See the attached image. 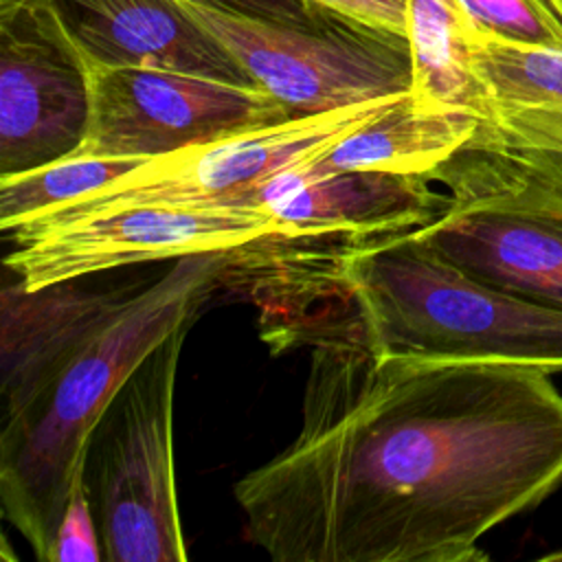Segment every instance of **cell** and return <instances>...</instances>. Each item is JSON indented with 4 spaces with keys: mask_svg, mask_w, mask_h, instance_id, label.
Instances as JSON below:
<instances>
[{
    "mask_svg": "<svg viewBox=\"0 0 562 562\" xmlns=\"http://www.w3.org/2000/svg\"><path fill=\"white\" fill-rule=\"evenodd\" d=\"M472 35L562 50V31L533 0H459Z\"/></svg>",
    "mask_w": 562,
    "mask_h": 562,
    "instance_id": "19",
    "label": "cell"
},
{
    "mask_svg": "<svg viewBox=\"0 0 562 562\" xmlns=\"http://www.w3.org/2000/svg\"><path fill=\"white\" fill-rule=\"evenodd\" d=\"M101 536L97 516L88 496L86 470H81L68 492L57 536L48 553V562H101Z\"/></svg>",
    "mask_w": 562,
    "mask_h": 562,
    "instance_id": "20",
    "label": "cell"
},
{
    "mask_svg": "<svg viewBox=\"0 0 562 562\" xmlns=\"http://www.w3.org/2000/svg\"><path fill=\"white\" fill-rule=\"evenodd\" d=\"M270 233H279V224L259 211L138 204L13 235L4 270L26 290H40L134 263L233 250Z\"/></svg>",
    "mask_w": 562,
    "mask_h": 562,
    "instance_id": "9",
    "label": "cell"
},
{
    "mask_svg": "<svg viewBox=\"0 0 562 562\" xmlns=\"http://www.w3.org/2000/svg\"><path fill=\"white\" fill-rule=\"evenodd\" d=\"M187 329L136 367L90 435L86 483L108 562L189 558L173 470V391Z\"/></svg>",
    "mask_w": 562,
    "mask_h": 562,
    "instance_id": "5",
    "label": "cell"
},
{
    "mask_svg": "<svg viewBox=\"0 0 562 562\" xmlns=\"http://www.w3.org/2000/svg\"><path fill=\"white\" fill-rule=\"evenodd\" d=\"M193 2L217 9V11H228V13H239V15L283 22V24L312 22L323 9L321 4H314L310 0H193Z\"/></svg>",
    "mask_w": 562,
    "mask_h": 562,
    "instance_id": "21",
    "label": "cell"
},
{
    "mask_svg": "<svg viewBox=\"0 0 562 562\" xmlns=\"http://www.w3.org/2000/svg\"><path fill=\"white\" fill-rule=\"evenodd\" d=\"M59 281L40 290L4 281L0 296L2 422L31 406L130 296Z\"/></svg>",
    "mask_w": 562,
    "mask_h": 562,
    "instance_id": "13",
    "label": "cell"
},
{
    "mask_svg": "<svg viewBox=\"0 0 562 562\" xmlns=\"http://www.w3.org/2000/svg\"><path fill=\"white\" fill-rule=\"evenodd\" d=\"M88 66L162 68L257 88L182 0H48Z\"/></svg>",
    "mask_w": 562,
    "mask_h": 562,
    "instance_id": "12",
    "label": "cell"
},
{
    "mask_svg": "<svg viewBox=\"0 0 562 562\" xmlns=\"http://www.w3.org/2000/svg\"><path fill=\"white\" fill-rule=\"evenodd\" d=\"M481 123L470 112L426 108L411 92L316 156V165L430 176L474 138Z\"/></svg>",
    "mask_w": 562,
    "mask_h": 562,
    "instance_id": "14",
    "label": "cell"
},
{
    "mask_svg": "<svg viewBox=\"0 0 562 562\" xmlns=\"http://www.w3.org/2000/svg\"><path fill=\"white\" fill-rule=\"evenodd\" d=\"M364 24L408 35V0H310Z\"/></svg>",
    "mask_w": 562,
    "mask_h": 562,
    "instance_id": "22",
    "label": "cell"
},
{
    "mask_svg": "<svg viewBox=\"0 0 562 562\" xmlns=\"http://www.w3.org/2000/svg\"><path fill=\"white\" fill-rule=\"evenodd\" d=\"M474 138L562 171V105L498 112L492 123H481Z\"/></svg>",
    "mask_w": 562,
    "mask_h": 562,
    "instance_id": "18",
    "label": "cell"
},
{
    "mask_svg": "<svg viewBox=\"0 0 562 562\" xmlns=\"http://www.w3.org/2000/svg\"><path fill=\"white\" fill-rule=\"evenodd\" d=\"M470 64L490 94L494 116L518 108L562 105L560 48L472 35Z\"/></svg>",
    "mask_w": 562,
    "mask_h": 562,
    "instance_id": "16",
    "label": "cell"
},
{
    "mask_svg": "<svg viewBox=\"0 0 562 562\" xmlns=\"http://www.w3.org/2000/svg\"><path fill=\"white\" fill-rule=\"evenodd\" d=\"M544 560H562V551H555V553H549V555H544Z\"/></svg>",
    "mask_w": 562,
    "mask_h": 562,
    "instance_id": "24",
    "label": "cell"
},
{
    "mask_svg": "<svg viewBox=\"0 0 562 562\" xmlns=\"http://www.w3.org/2000/svg\"><path fill=\"white\" fill-rule=\"evenodd\" d=\"M443 204L446 195L430 187V176L325 169L316 156L268 176L241 195V209L270 215L279 235L353 239L415 231L435 220Z\"/></svg>",
    "mask_w": 562,
    "mask_h": 562,
    "instance_id": "11",
    "label": "cell"
},
{
    "mask_svg": "<svg viewBox=\"0 0 562 562\" xmlns=\"http://www.w3.org/2000/svg\"><path fill=\"white\" fill-rule=\"evenodd\" d=\"M140 162L138 158L68 156L22 173L0 176V228L9 233L61 204L90 195Z\"/></svg>",
    "mask_w": 562,
    "mask_h": 562,
    "instance_id": "17",
    "label": "cell"
},
{
    "mask_svg": "<svg viewBox=\"0 0 562 562\" xmlns=\"http://www.w3.org/2000/svg\"><path fill=\"white\" fill-rule=\"evenodd\" d=\"M345 277L382 351L562 371V312L472 279L413 231L356 239Z\"/></svg>",
    "mask_w": 562,
    "mask_h": 562,
    "instance_id": "3",
    "label": "cell"
},
{
    "mask_svg": "<svg viewBox=\"0 0 562 562\" xmlns=\"http://www.w3.org/2000/svg\"><path fill=\"white\" fill-rule=\"evenodd\" d=\"M301 430L233 487L277 562H483L479 540L562 483L540 367L389 353L353 310L310 336Z\"/></svg>",
    "mask_w": 562,
    "mask_h": 562,
    "instance_id": "1",
    "label": "cell"
},
{
    "mask_svg": "<svg viewBox=\"0 0 562 562\" xmlns=\"http://www.w3.org/2000/svg\"><path fill=\"white\" fill-rule=\"evenodd\" d=\"M228 250L200 252L132 292L103 329L22 413L0 430V503L7 520L48 562L88 441L136 367L176 329L191 325L220 288Z\"/></svg>",
    "mask_w": 562,
    "mask_h": 562,
    "instance_id": "2",
    "label": "cell"
},
{
    "mask_svg": "<svg viewBox=\"0 0 562 562\" xmlns=\"http://www.w3.org/2000/svg\"><path fill=\"white\" fill-rule=\"evenodd\" d=\"M533 2L562 31V0H533Z\"/></svg>",
    "mask_w": 562,
    "mask_h": 562,
    "instance_id": "23",
    "label": "cell"
},
{
    "mask_svg": "<svg viewBox=\"0 0 562 562\" xmlns=\"http://www.w3.org/2000/svg\"><path fill=\"white\" fill-rule=\"evenodd\" d=\"M430 180L446 204L413 233L472 279L562 312V173L472 138Z\"/></svg>",
    "mask_w": 562,
    "mask_h": 562,
    "instance_id": "4",
    "label": "cell"
},
{
    "mask_svg": "<svg viewBox=\"0 0 562 562\" xmlns=\"http://www.w3.org/2000/svg\"><path fill=\"white\" fill-rule=\"evenodd\" d=\"M88 116V64L50 2L0 0V176L75 156Z\"/></svg>",
    "mask_w": 562,
    "mask_h": 562,
    "instance_id": "10",
    "label": "cell"
},
{
    "mask_svg": "<svg viewBox=\"0 0 562 562\" xmlns=\"http://www.w3.org/2000/svg\"><path fill=\"white\" fill-rule=\"evenodd\" d=\"M189 13L241 64L257 88L292 116H310L413 92L406 33L323 7L305 24H283L182 0Z\"/></svg>",
    "mask_w": 562,
    "mask_h": 562,
    "instance_id": "6",
    "label": "cell"
},
{
    "mask_svg": "<svg viewBox=\"0 0 562 562\" xmlns=\"http://www.w3.org/2000/svg\"><path fill=\"white\" fill-rule=\"evenodd\" d=\"M470 37L459 0H408L413 97L426 108L461 110L494 121V105L470 64Z\"/></svg>",
    "mask_w": 562,
    "mask_h": 562,
    "instance_id": "15",
    "label": "cell"
},
{
    "mask_svg": "<svg viewBox=\"0 0 562 562\" xmlns=\"http://www.w3.org/2000/svg\"><path fill=\"white\" fill-rule=\"evenodd\" d=\"M397 99H378L321 114L294 116L277 125L143 160L130 173L99 191L61 204L4 235L13 237L90 213L138 204L241 209V195L257 182L327 151Z\"/></svg>",
    "mask_w": 562,
    "mask_h": 562,
    "instance_id": "7",
    "label": "cell"
},
{
    "mask_svg": "<svg viewBox=\"0 0 562 562\" xmlns=\"http://www.w3.org/2000/svg\"><path fill=\"white\" fill-rule=\"evenodd\" d=\"M90 116L75 156L149 160L294 119L261 88L136 66H88Z\"/></svg>",
    "mask_w": 562,
    "mask_h": 562,
    "instance_id": "8",
    "label": "cell"
}]
</instances>
